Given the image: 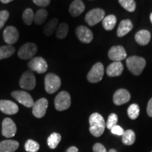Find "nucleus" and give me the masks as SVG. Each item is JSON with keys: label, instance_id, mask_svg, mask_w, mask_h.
<instances>
[{"label": "nucleus", "instance_id": "obj_1", "mask_svg": "<svg viewBox=\"0 0 152 152\" xmlns=\"http://www.w3.org/2000/svg\"><path fill=\"white\" fill-rule=\"evenodd\" d=\"M90 132L95 137L102 136L105 130L106 122L103 116L98 113H94L89 118Z\"/></svg>", "mask_w": 152, "mask_h": 152}, {"label": "nucleus", "instance_id": "obj_2", "mask_svg": "<svg viewBox=\"0 0 152 152\" xmlns=\"http://www.w3.org/2000/svg\"><path fill=\"white\" fill-rule=\"evenodd\" d=\"M126 64L131 73L135 75H140L146 66L144 58L137 56H131L126 60Z\"/></svg>", "mask_w": 152, "mask_h": 152}, {"label": "nucleus", "instance_id": "obj_3", "mask_svg": "<svg viewBox=\"0 0 152 152\" xmlns=\"http://www.w3.org/2000/svg\"><path fill=\"white\" fill-rule=\"evenodd\" d=\"M61 85V80L58 75L54 73H48L45 76V86L46 92L49 94H54Z\"/></svg>", "mask_w": 152, "mask_h": 152}, {"label": "nucleus", "instance_id": "obj_4", "mask_svg": "<svg viewBox=\"0 0 152 152\" xmlns=\"http://www.w3.org/2000/svg\"><path fill=\"white\" fill-rule=\"evenodd\" d=\"M71 104V95L66 91H62L56 95L54 99V106L57 111H62L69 109Z\"/></svg>", "mask_w": 152, "mask_h": 152}, {"label": "nucleus", "instance_id": "obj_5", "mask_svg": "<svg viewBox=\"0 0 152 152\" xmlns=\"http://www.w3.org/2000/svg\"><path fill=\"white\" fill-rule=\"evenodd\" d=\"M104 74V67L102 63L95 64L87 74V80L90 83H97L102 80Z\"/></svg>", "mask_w": 152, "mask_h": 152}, {"label": "nucleus", "instance_id": "obj_6", "mask_svg": "<svg viewBox=\"0 0 152 152\" xmlns=\"http://www.w3.org/2000/svg\"><path fill=\"white\" fill-rule=\"evenodd\" d=\"M104 17H105V11L102 9L96 8L89 11L85 16V20L89 26H94L103 20Z\"/></svg>", "mask_w": 152, "mask_h": 152}, {"label": "nucleus", "instance_id": "obj_7", "mask_svg": "<svg viewBox=\"0 0 152 152\" xmlns=\"http://www.w3.org/2000/svg\"><path fill=\"white\" fill-rule=\"evenodd\" d=\"M37 52V47L32 42L26 43L19 49L18 56L20 59L28 60L33 58Z\"/></svg>", "mask_w": 152, "mask_h": 152}, {"label": "nucleus", "instance_id": "obj_8", "mask_svg": "<svg viewBox=\"0 0 152 152\" xmlns=\"http://www.w3.org/2000/svg\"><path fill=\"white\" fill-rule=\"evenodd\" d=\"M19 85H20V87L24 90H33L36 85V80L33 72L31 71L25 72L19 80Z\"/></svg>", "mask_w": 152, "mask_h": 152}, {"label": "nucleus", "instance_id": "obj_9", "mask_svg": "<svg viewBox=\"0 0 152 152\" xmlns=\"http://www.w3.org/2000/svg\"><path fill=\"white\" fill-rule=\"evenodd\" d=\"M28 67L32 71L37 72V73L42 74L45 73L48 68V65L45 59L42 57H34L28 63Z\"/></svg>", "mask_w": 152, "mask_h": 152}, {"label": "nucleus", "instance_id": "obj_10", "mask_svg": "<svg viewBox=\"0 0 152 152\" xmlns=\"http://www.w3.org/2000/svg\"><path fill=\"white\" fill-rule=\"evenodd\" d=\"M11 96L15 99L18 101L19 103L23 104V105L28 108L33 107L34 103H35L31 95L28 94V92H25V91H14V92H12V93H11Z\"/></svg>", "mask_w": 152, "mask_h": 152}, {"label": "nucleus", "instance_id": "obj_11", "mask_svg": "<svg viewBox=\"0 0 152 152\" xmlns=\"http://www.w3.org/2000/svg\"><path fill=\"white\" fill-rule=\"evenodd\" d=\"M48 101L45 98H41L34 103L33 106V114L37 118H42L46 114Z\"/></svg>", "mask_w": 152, "mask_h": 152}, {"label": "nucleus", "instance_id": "obj_12", "mask_svg": "<svg viewBox=\"0 0 152 152\" xmlns=\"http://www.w3.org/2000/svg\"><path fill=\"white\" fill-rule=\"evenodd\" d=\"M17 131L16 125L12 119L6 118L2 122V129L1 133L3 136L7 138H11L15 136Z\"/></svg>", "mask_w": 152, "mask_h": 152}, {"label": "nucleus", "instance_id": "obj_13", "mask_svg": "<svg viewBox=\"0 0 152 152\" xmlns=\"http://www.w3.org/2000/svg\"><path fill=\"white\" fill-rule=\"evenodd\" d=\"M75 34L79 40L85 44L90 43L94 37L92 32L88 28L83 26H80L76 28Z\"/></svg>", "mask_w": 152, "mask_h": 152}, {"label": "nucleus", "instance_id": "obj_14", "mask_svg": "<svg viewBox=\"0 0 152 152\" xmlns=\"http://www.w3.org/2000/svg\"><path fill=\"white\" fill-rule=\"evenodd\" d=\"M3 37L6 43L9 45H14L18 40L19 33L18 30L14 26H8L4 31Z\"/></svg>", "mask_w": 152, "mask_h": 152}, {"label": "nucleus", "instance_id": "obj_15", "mask_svg": "<svg viewBox=\"0 0 152 152\" xmlns=\"http://www.w3.org/2000/svg\"><path fill=\"white\" fill-rule=\"evenodd\" d=\"M109 58L113 61H121L127 57V53L122 46H113L109 51Z\"/></svg>", "mask_w": 152, "mask_h": 152}, {"label": "nucleus", "instance_id": "obj_16", "mask_svg": "<svg viewBox=\"0 0 152 152\" xmlns=\"http://www.w3.org/2000/svg\"><path fill=\"white\" fill-rule=\"evenodd\" d=\"M131 96L130 92L125 89H119L113 94V103L117 106H121L128 103L130 100Z\"/></svg>", "mask_w": 152, "mask_h": 152}, {"label": "nucleus", "instance_id": "obj_17", "mask_svg": "<svg viewBox=\"0 0 152 152\" xmlns=\"http://www.w3.org/2000/svg\"><path fill=\"white\" fill-rule=\"evenodd\" d=\"M0 111L7 115H14L18 112V106L9 100H0Z\"/></svg>", "mask_w": 152, "mask_h": 152}, {"label": "nucleus", "instance_id": "obj_18", "mask_svg": "<svg viewBox=\"0 0 152 152\" xmlns=\"http://www.w3.org/2000/svg\"><path fill=\"white\" fill-rule=\"evenodd\" d=\"M123 71V65L121 61H113L107 67L106 73L109 77H117Z\"/></svg>", "mask_w": 152, "mask_h": 152}, {"label": "nucleus", "instance_id": "obj_19", "mask_svg": "<svg viewBox=\"0 0 152 152\" xmlns=\"http://www.w3.org/2000/svg\"><path fill=\"white\" fill-rule=\"evenodd\" d=\"M85 6L81 0H75L71 4L69 7V12L72 16L77 17L85 11Z\"/></svg>", "mask_w": 152, "mask_h": 152}, {"label": "nucleus", "instance_id": "obj_20", "mask_svg": "<svg viewBox=\"0 0 152 152\" xmlns=\"http://www.w3.org/2000/svg\"><path fill=\"white\" fill-rule=\"evenodd\" d=\"M19 147V143L15 140H7L0 142V152H14Z\"/></svg>", "mask_w": 152, "mask_h": 152}, {"label": "nucleus", "instance_id": "obj_21", "mask_svg": "<svg viewBox=\"0 0 152 152\" xmlns=\"http://www.w3.org/2000/svg\"><path fill=\"white\" fill-rule=\"evenodd\" d=\"M133 28V24L130 20L126 19L123 20L120 23L118 28L117 30V35L119 37H122L123 36L126 35L129 32H130Z\"/></svg>", "mask_w": 152, "mask_h": 152}, {"label": "nucleus", "instance_id": "obj_22", "mask_svg": "<svg viewBox=\"0 0 152 152\" xmlns=\"http://www.w3.org/2000/svg\"><path fill=\"white\" fill-rule=\"evenodd\" d=\"M134 38H135V40L139 45L144 46V45H147L150 42L151 33L146 30H140L136 33Z\"/></svg>", "mask_w": 152, "mask_h": 152}, {"label": "nucleus", "instance_id": "obj_23", "mask_svg": "<svg viewBox=\"0 0 152 152\" xmlns=\"http://www.w3.org/2000/svg\"><path fill=\"white\" fill-rule=\"evenodd\" d=\"M117 22V18L114 15H109L105 16L102 20V26L104 29L108 31L112 30L115 28Z\"/></svg>", "mask_w": 152, "mask_h": 152}, {"label": "nucleus", "instance_id": "obj_24", "mask_svg": "<svg viewBox=\"0 0 152 152\" xmlns=\"http://www.w3.org/2000/svg\"><path fill=\"white\" fill-rule=\"evenodd\" d=\"M136 140L135 133L132 130H125L122 135V142L125 145H132Z\"/></svg>", "mask_w": 152, "mask_h": 152}, {"label": "nucleus", "instance_id": "obj_25", "mask_svg": "<svg viewBox=\"0 0 152 152\" xmlns=\"http://www.w3.org/2000/svg\"><path fill=\"white\" fill-rule=\"evenodd\" d=\"M61 140V134L57 132H53L47 139V144H48L49 147L52 149H56Z\"/></svg>", "mask_w": 152, "mask_h": 152}, {"label": "nucleus", "instance_id": "obj_26", "mask_svg": "<svg viewBox=\"0 0 152 152\" xmlns=\"http://www.w3.org/2000/svg\"><path fill=\"white\" fill-rule=\"evenodd\" d=\"M58 19L56 18H52L46 24L44 28V33L47 36H51L54 33L58 25Z\"/></svg>", "mask_w": 152, "mask_h": 152}, {"label": "nucleus", "instance_id": "obj_27", "mask_svg": "<svg viewBox=\"0 0 152 152\" xmlns=\"http://www.w3.org/2000/svg\"><path fill=\"white\" fill-rule=\"evenodd\" d=\"M16 52L15 47L11 45H7L0 47V60L9 58Z\"/></svg>", "mask_w": 152, "mask_h": 152}, {"label": "nucleus", "instance_id": "obj_28", "mask_svg": "<svg viewBox=\"0 0 152 152\" xmlns=\"http://www.w3.org/2000/svg\"><path fill=\"white\" fill-rule=\"evenodd\" d=\"M48 16V12L45 9H39L34 16V22L37 25H41L46 20Z\"/></svg>", "mask_w": 152, "mask_h": 152}, {"label": "nucleus", "instance_id": "obj_29", "mask_svg": "<svg viewBox=\"0 0 152 152\" xmlns=\"http://www.w3.org/2000/svg\"><path fill=\"white\" fill-rule=\"evenodd\" d=\"M68 29L69 28H68V24H66V23H62L61 24L59 25V26L56 30V37L59 39H64L68 35Z\"/></svg>", "mask_w": 152, "mask_h": 152}, {"label": "nucleus", "instance_id": "obj_30", "mask_svg": "<svg viewBox=\"0 0 152 152\" xmlns=\"http://www.w3.org/2000/svg\"><path fill=\"white\" fill-rule=\"evenodd\" d=\"M121 4L129 12H134L136 9V3L134 0H118Z\"/></svg>", "mask_w": 152, "mask_h": 152}, {"label": "nucleus", "instance_id": "obj_31", "mask_svg": "<svg viewBox=\"0 0 152 152\" xmlns=\"http://www.w3.org/2000/svg\"><path fill=\"white\" fill-rule=\"evenodd\" d=\"M34 16L35 14H34L33 9L30 8L26 9L23 14V20L26 25L30 26L34 21Z\"/></svg>", "mask_w": 152, "mask_h": 152}, {"label": "nucleus", "instance_id": "obj_32", "mask_svg": "<svg viewBox=\"0 0 152 152\" xmlns=\"http://www.w3.org/2000/svg\"><path fill=\"white\" fill-rule=\"evenodd\" d=\"M128 115L129 118L132 120H135L140 115V107L137 104H132L128 109Z\"/></svg>", "mask_w": 152, "mask_h": 152}, {"label": "nucleus", "instance_id": "obj_33", "mask_svg": "<svg viewBox=\"0 0 152 152\" xmlns=\"http://www.w3.org/2000/svg\"><path fill=\"white\" fill-rule=\"evenodd\" d=\"M25 149L28 152H37L39 149V144L33 140H28L25 144Z\"/></svg>", "mask_w": 152, "mask_h": 152}, {"label": "nucleus", "instance_id": "obj_34", "mask_svg": "<svg viewBox=\"0 0 152 152\" xmlns=\"http://www.w3.org/2000/svg\"><path fill=\"white\" fill-rule=\"evenodd\" d=\"M118 115L115 113H111L109 115V118H108L107 123H106V127L109 130L113 128V127L115 126V125H117L118 123Z\"/></svg>", "mask_w": 152, "mask_h": 152}, {"label": "nucleus", "instance_id": "obj_35", "mask_svg": "<svg viewBox=\"0 0 152 152\" xmlns=\"http://www.w3.org/2000/svg\"><path fill=\"white\" fill-rule=\"evenodd\" d=\"M9 17V11L4 10L0 11V30L4 26L5 23L8 20Z\"/></svg>", "mask_w": 152, "mask_h": 152}, {"label": "nucleus", "instance_id": "obj_36", "mask_svg": "<svg viewBox=\"0 0 152 152\" xmlns=\"http://www.w3.org/2000/svg\"><path fill=\"white\" fill-rule=\"evenodd\" d=\"M111 132L112 134H115V135L122 136L125 131L121 126H120V125H116L111 129Z\"/></svg>", "mask_w": 152, "mask_h": 152}, {"label": "nucleus", "instance_id": "obj_37", "mask_svg": "<svg viewBox=\"0 0 152 152\" xmlns=\"http://www.w3.org/2000/svg\"><path fill=\"white\" fill-rule=\"evenodd\" d=\"M93 151L94 152H107L106 148L103 144L96 143L93 146Z\"/></svg>", "mask_w": 152, "mask_h": 152}, {"label": "nucleus", "instance_id": "obj_38", "mask_svg": "<svg viewBox=\"0 0 152 152\" xmlns=\"http://www.w3.org/2000/svg\"><path fill=\"white\" fill-rule=\"evenodd\" d=\"M33 2L37 6L42 7H47L50 4L51 0H33Z\"/></svg>", "mask_w": 152, "mask_h": 152}, {"label": "nucleus", "instance_id": "obj_39", "mask_svg": "<svg viewBox=\"0 0 152 152\" xmlns=\"http://www.w3.org/2000/svg\"><path fill=\"white\" fill-rule=\"evenodd\" d=\"M147 113L149 115V116L152 118V98L150 99V100L148 102V105H147Z\"/></svg>", "mask_w": 152, "mask_h": 152}, {"label": "nucleus", "instance_id": "obj_40", "mask_svg": "<svg viewBox=\"0 0 152 152\" xmlns=\"http://www.w3.org/2000/svg\"><path fill=\"white\" fill-rule=\"evenodd\" d=\"M67 152H78V149L75 147H71L67 150Z\"/></svg>", "mask_w": 152, "mask_h": 152}, {"label": "nucleus", "instance_id": "obj_41", "mask_svg": "<svg viewBox=\"0 0 152 152\" xmlns=\"http://www.w3.org/2000/svg\"><path fill=\"white\" fill-rule=\"evenodd\" d=\"M1 1V2H2L4 4H8L9 2H11V1H14V0H0Z\"/></svg>", "mask_w": 152, "mask_h": 152}, {"label": "nucleus", "instance_id": "obj_42", "mask_svg": "<svg viewBox=\"0 0 152 152\" xmlns=\"http://www.w3.org/2000/svg\"><path fill=\"white\" fill-rule=\"evenodd\" d=\"M109 152H117V151L115 149H111L109 150Z\"/></svg>", "mask_w": 152, "mask_h": 152}, {"label": "nucleus", "instance_id": "obj_43", "mask_svg": "<svg viewBox=\"0 0 152 152\" xmlns=\"http://www.w3.org/2000/svg\"><path fill=\"white\" fill-rule=\"evenodd\" d=\"M150 20H151V22L152 23V13L151 14V15H150Z\"/></svg>", "mask_w": 152, "mask_h": 152}, {"label": "nucleus", "instance_id": "obj_44", "mask_svg": "<svg viewBox=\"0 0 152 152\" xmlns=\"http://www.w3.org/2000/svg\"><path fill=\"white\" fill-rule=\"evenodd\" d=\"M151 152H152V151H151Z\"/></svg>", "mask_w": 152, "mask_h": 152}]
</instances>
